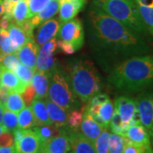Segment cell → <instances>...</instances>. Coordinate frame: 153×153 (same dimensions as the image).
<instances>
[{"instance_id": "1", "label": "cell", "mask_w": 153, "mask_h": 153, "mask_svg": "<svg viewBox=\"0 0 153 153\" xmlns=\"http://www.w3.org/2000/svg\"><path fill=\"white\" fill-rule=\"evenodd\" d=\"M89 18L92 36L99 47L111 55L127 59L151 51L146 38L98 9L91 10Z\"/></svg>"}, {"instance_id": "2", "label": "cell", "mask_w": 153, "mask_h": 153, "mask_svg": "<svg viewBox=\"0 0 153 153\" xmlns=\"http://www.w3.org/2000/svg\"><path fill=\"white\" fill-rule=\"evenodd\" d=\"M108 83L121 92L136 93L153 85V56L137 55L116 65Z\"/></svg>"}, {"instance_id": "3", "label": "cell", "mask_w": 153, "mask_h": 153, "mask_svg": "<svg viewBox=\"0 0 153 153\" xmlns=\"http://www.w3.org/2000/svg\"><path fill=\"white\" fill-rule=\"evenodd\" d=\"M68 81L74 95L86 103L100 92L101 81L92 62L76 60L68 67Z\"/></svg>"}, {"instance_id": "4", "label": "cell", "mask_w": 153, "mask_h": 153, "mask_svg": "<svg viewBox=\"0 0 153 153\" xmlns=\"http://www.w3.org/2000/svg\"><path fill=\"white\" fill-rule=\"evenodd\" d=\"M96 8L119 21L134 33L151 40V34L143 23L134 0H93Z\"/></svg>"}, {"instance_id": "5", "label": "cell", "mask_w": 153, "mask_h": 153, "mask_svg": "<svg viewBox=\"0 0 153 153\" xmlns=\"http://www.w3.org/2000/svg\"><path fill=\"white\" fill-rule=\"evenodd\" d=\"M48 97L51 101L69 111L78 106L76 96L69 86L68 78L62 70L56 66L49 73Z\"/></svg>"}, {"instance_id": "6", "label": "cell", "mask_w": 153, "mask_h": 153, "mask_svg": "<svg viewBox=\"0 0 153 153\" xmlns=\"http://www.w3.org/2000/svg\"><path fill=\"white\" fill-rule=\"evenodd\" d=\"M58 37L65 43L71 44L76 51L79 50L84 44V32L79 19H71L61 23Z\"/></svg>"}, {"instance_id": "7", "label": "cell", "mask_w": 153, "mask_h": 153, "mask_svg": "<svg viewBox=\"0 0 153 153\" xmlns=\"http://www.w3.org/2000/svg\"><path fill=\"white\" fill-rule=\"evenodd\" d=\"M114 108L120 116L126 130L129 126L140 123L136 100L127 95H120L115 99Z\"/></svg>"}, {"instance_id": "8", "label": "cell", "mask_w": 153, "mask_h": 153, "mask_svg": "<svg viewBox=\"0 0 153 153\" xmlns=\"http://www.w3.org/2000/svg\"><path fill=\"white\" fill-rule=\"evenodd\" d=\"M136 102L140 123L147 129L151 136L153 134V92L140 94Z\"/></svg>"}, {"instance_id": "9", "label": "cell", "mask_w": 153, "mask_h": 153, "mask_svg": "<svg viewBox=\"0 0 153 153\" xmlns=\"http://www.w3.org/2000/svg\"><path fill=\"white\" fill-rule=\"evenodd\" d=\"M16 153H41L43 142L33 128L24 129L22 138L14 143Z\"/></svg>"}, {"instance_id": "10", "label": "cell", "mask_w": 153, "mask_h": 153, "mask_svg": "<svg viewBox=\"0 0 153 153\" xmlns=\"http://www.w3.org/2000/svg\"><path fill=\"white\" fill-rule=\"evenodd\" d=\"M125 137L132 142L143 146L146 150L147 153H153L150 134L140 123L129 126L126 131Z\"/></svg>"}, {"instance_id": "11", "label": "cell", "mask_w": 153, "mask_h": 153, "mask_svg": "<svg viewBox=\"0 0 153 153\" xmlns=\"http://www.w3.org/2000/svg\"><path fill=\"white\" fill-rule=\"evenodd\" d=\"M71 151L66 128H62L59 135L43 144L41 153H68Z\"/></svg>"}, {"instance_id": "12", "label": "cell", "mask_w": 153, "mask_h": 153, "mask_svg": "<svg viewBox=\"0 0 153 153\" xmlns=\"http://www.w3.org/2000/svg\"><path fill=\"white\" fill-rule=\"evenodd\" d=\"M60 25V22L55 18L47 20L40 25L36 33V38H34L38 48L50 39L57 37Z\"/></svg>"}, {"instance_id": "13", "label": "cell", "mask_w": 153, "mask_h": 153, "mask_svg": "<svg viewBox=\"0 0 153 153\" xmlns=\"http://www.w3.org/2000/svg\"><path fill=\"white\" fill-rule=\"evenodd\" d=\"M87 0H59V19L60 23L73 19L82 10Z\"/></svg>"}, {"instance_id": "14", "label": "cell", "mask_w": 153, "mask_h": 153, "mask_svg": "<svg viewBox=\"0 0 153 153\" xmlns=\"http://www.w3.org/2000/svg\"><path fill=\"white\" fill-rule=\"evenodd\" d=\"M39 48L35 40L28 41L24 44L21 49L16 52V55L20 61L23 65L32 68L36 71V64H37V57Z\"/></svg>"}, {"instance_id": "15", "label": "cell", "mask_w": 153, "mask_h": 153, "mask_svg": "<svg viewBox=\"0 0 153 153\" xmlns=\"http://www.w3.org/2000/svg\"><path fill=\"white\" fill-rule=\"evenodd\" d=\"M105 129L104 127L94 119L93 117L83 111V117L79 127L80 133L89 141L94 143L96 138Z\"/></svg>"}, {"instance_id": "16", "label": "cell", "mask_w": 153, "mask_h": 153, "mask_svg": "<svg viewBox=\"0 0 153 153\" xmlns=\"http://www.w3.org/2000/svg\"><path fill=\"white\" fill-rule=\"evenodd\" d=\"M67 130L73 153H95L94 144L82 135L79 131Z\"/></svg>"}, {"instance_id": "17", "label": "cell", "mask_w": 153, "mask_h": 153, "mask_svg": "<svg viewBox=\"0 0 153 153\" xmlns=\"http://www.w3.org/2000/svg\"><path fill=\"white\" fill-rule=\"evenodd\" d=\"M44 101L48 109L49 117L52 121V123L60 128H66L68 111L60 105L54 103L53 101H51L49 99H45Z\"/></svg>"}, {"instance_id": "18", "label": "cell", "mask_w": 153, "mask_h": 153, "mask_svg": "<svg viewBox=\"0 0 153 153\" xmlns=\"http://www.w3.org/2000/svg\"><path fill=\"white\" fill-rule=\"evenodd\" d=\"M1 85L7 88L10 92L18 94H22L27 87L14 71L8 70L4 66H2L1 71Z\"/></svg>"}, {"instance_id": "19", "label": "cell", "mask_w": 153, "mask_h": 153, "mask_svg": "<svg viewBox=\"0 0 153 153\" xmlns=\"http://www.w3.org/2000/svg\"><path fill=\"white\" fill-rule=\"evenodd\" d=\"M143 23L153 37V0H134Z\"/></svg>"}, {"instance_id": "20", "label": "cell", "mask_w": 153, "mask_h": 153, "mask_svg": "<svg viewBox=\"0 0 153 153\" xmlns=\"http://www.w3.org/2000/svg\"><path fill=\"white\" fill-rule=\"evenodd\" d=\"M7 31L10 35L11 44L13 47L16 50V52L22 48L24 44H26L28 41L34 40V38L29 36L22 27L16 24L15 22H11L7 28Z\"/></svg>"}, {"instance_id": "21", "label": "cell", "mask_w": 153, "mask_h": 153, "mask_svg": "<svg viewBox=\"0 0 153 153\" xmlns=\"http://www.w3.org/2000/svg\"><path fill=\"white\" fill-rule=\"evenodd\" d=\"M30 108L33 111L36 126L48 125L53 124L49 117L48 109L45 104V101L40 99H33L30 105Z\"/></svg>"}, {"instance_id": "22", "label": "cell", "mask_w": 153, "mask_h": 153, "mask_svg": "<svg viewBox=\"0 0 153 153\" xmlns=\"http://www.w3.org/2000/svg\"><path fill=\"white\" fill-rule=\"evenodd\" d=\"M49 76L44 71H35L32 78V84L35 89V98L45 100L48 98Z\"/></svg>"}, {"instance_id": "23", "label": "cell", "mask_w": 153, "mask_h": 153, "mask_svg": "<svg viewBox=\"0 0 153 153\" xmlns=\"http://www.w3.org/2000/svg\"><path fill=\"white\" fill-rule=\"evenodd\" d=\"M59 12V0H50L49 4L44 7L36 16L29 19L33 27H37L43 22L55 16Z\"/></svg>"}, {"instance_id": "24", "label": "cell", "mask_w": 153, "mask_h": 153, "mask_svg": "<svg viewBox=\"0 0 153 153\" xmlns=\"http://www.w3.org/2000/svg\"><path fill=\"white\" fill-rule=\"evenodd\" d=\"M28 19V0H19L11 13V22L22 26Z\"/></svg>"}, {"instance_id": "25", "label": "cell", "mask_w": 153, "mask_h": 153, "mask_svg": "<svg viewBox=\"0 0 153 153\" xmlns=\"http://www.w3.org/2000/svg\"><path fill=\"white\" fill-rule=\"evenodd\" d=\"M33 130L38 134L43 144L47 142L48 140H51L52 138L59 135L62 128H57L54 124H48V125L34 126L33 128Z\"/></svg>"}, {"instance_id": "26", "label": "cell", "mask_w": 153, "mask_h": 153, "mask_svg": "<svg viewBox=\"0 0 153 153\" xmlns=\"http://www.w3.org/2000/svg\"><path fill=\"white\" fill-rule=\"evenodd\" d=\"M18 128L29 129L36 126L33 111L29 106L24 107L18 113Z\"/></svg>"}, {"instance_id": "27", "label": "cell", "mask_w": 153, "mask_h": 153, "mask_svg": "<svg viewBox=\"0 0 153 153\" xmlns=\"http://www.w3.org/2000/svg\"><path fill=\"white\" fill-rule=\"evenodd\" d=\"M4 107L15 113H19L24 107H26V105L21 94L10 92L8 95Z\"/></svg>"}, {"instance_id": "28", "label": "cell", "mask_w": 153, "mask_h": 153, "mask_svg": "<svg viewBox=\"0 0 153 153\" xmlns=\"http://www.w3.org/2000/svg\"><path fill=\"white\" fill-rule=\"evenodd\" d=\"M83 117V109L78 111L76 109L71 110L67 114V125L66 128L71 131H78L80 124Z\"/></svg>"}, {"instance_id": "29", "label": "cell", "mask_w": 153, "mask_h": 153, "mask_svg": "<svg viewBox=\"0 0 153 153\" xmlns=\"http://www.w3.org/2000/svg\"><path fill=\"white\" fill-rule=\"evenodd\" d=\"M110 134L111 133L107 130V128H105L96 138V140L93 143L95 153H109L108 148Z\"/></svg>"}, {"instance_id": "30", "label": "cell", "mask_w": 153, "mask_h": 153, "mask_svg": "<svg viewBox=\"0 0 153 153\" xmlns=\"http://www.w3.org/2000/svg\"><path fill=\"white\" fill-rule=\"evenodd\" d=\"M125 146V137L112 133L109 138V153H123Z\"/></svg>"}, {"instance_id": "31", "label": "cell", "mask_w": 153, "mask_h": 153, "mask_svg": "<svg viewBox=\"0 0 153 153\" xmlns=\"http://www.w3.org/2000/svg\"><path fill=\"white\" fill-rule=\"evenodd\" d=\"M2 125L4 127V128L7 131L13 133L16 129L18 128L17 113L4 109V114H3V118H2Z\"/></svg>"}, {"instance_id": "32", "label": "cell", "mask_w": 153, "mask_h": 153, "mask_svg": "<svg viewBox=\"0 0 153 153\" xmlns=\"http://www.w3.org/2000/svg\"><path fill=\"white\" fill-rule=\"evenodd\" d=\"M15 73L20 78V80L25 85L27 86L28 84H30L32 82V78H33V74L35 73V71L33 70L32 68L20 63L19 66H17V68L16 69Z\"/></svg>"}, {"instance_id": "33", "label": "cell", "mask_w": 153, "mask_h": 153, "mask_svg": "<svg viewBox=\"0 0 153 153\" xmlns=\"http://www.w3.org/2000/svg\"><path fill=\"white\" fill-rule=\"evenodd\" d=\"M109 128H111V130L112 131V133L118 134L120 135H123V136L125 137L126 131L127 130L124 128L120 116L118 114L117 111L115 109V108L114 111H113V114H112V117L111 118Z\"/></svg>"}, {"instance_id": "34", "label": "cell", "mask_w": 153, "mask_h": 153, "mask_svg": "<svg viewBox=\"0 0 153 153\" xmlns=\"http://www.w3.org/2000/svg\"><path fill=\"white\" fill-rule=\"evenodd\" d=\"M19 64H20V60L16 54L4 55L0 57V65L14 72L17 68V66H19Z\"/></svg>"}, {"instance_id": "35", "label": "cell", "mask_w": 153, "mask_h": 153, "mask_svg": "<svg viewBox=\"0 0 153 153\" xmlns=\"http://www.w3.org/2000/svg\"><path fill=\"white\" fill-rule=\"evenodd\" d=\"M50 0H28V19L38 14Z\"/></svg>"}, {"instance_id": "36", "label": "cell", "mask_w": 153, "mask_h": 153, "mask_svg": "<svg viewBox=\"0 0 153 153\" xmlns=\"http://www.w3.org/2000/svg\"><path fill=\"white\" fill-rule=\"evenodd\" d=\"M123 153H147V152L143 146L132 142L125 137V146Z\"/></svg>"}, {"instance_id": "37", "label": "cell", "mask_w": 153, "mask_h": 153, "mask_svg": "<svg viewBox=\"0 0 153 153\" xmlns=\"http://www.w3.org/2000/svg\"><path fill=\"white\" fill-rule=\"evenodd\" d=\"M35 94L36 93H35V89L33 88V84L32 83L28 84L25 88V90L22 93V98H23L26 106H30L33 100L35 99Z\"/></svg>"}, {"instance_id": "38", "label": "cell", "mask_w": 153, "mask_h": 153, "mask_svg": "<svg viewBox=\"0 0 153 153\" xmlns=\"http://www.w3.org/2000/svg\"><path fill=\"white\" fill-rule=\"evenodd\" d=\"M11 146H14L13 133L4 130L0 134V147H6Z\"/></svg>"}, {"instance_id": "39", "label": "cell", "mask_w": 153, "mask_h": 153, "mask_svg": "<svg viewBox=\"0 0 153 153\" xmlns=\"http://www.w3.org/2000/svg\"><path fill=\"white\" fill-rule=\"evenodd\" d=\"M57 49H60L61 52H63L66 55H72L76 52L75 49L73 48V46L71 44L68 43H65L62 40H57Z\"/></svg>"}, {"instance_id": "40", "label": "cell", "mask_w": 153, "mask_h": 153, "mask_svg": "<svg viewBox=\"0 0 153 153\" xmlns=\"http://www.w3.org/2000/svg\"><path fill=\"white\" fill-rule=\"evenodd\" d=\"M18 1L19 0H3V5H4V15L8 17L10 21L12 10Z\"/></svg>"}, {"instance_id": "41", "label": "cell", "mask_w": 153, "mask_h": 153, "mask_svg": "<svg viewBox=\"0 0 153 153\" xmlns=\"http://www.w3.org/2000/svg\"><path fill=\"white\" fill-rule=\"evenodd\" d=\"M10 93L9 91V89L3 85H0V103L3 104L4 105H5L6 100L8 98V95Z\"/></svg>"}, {"instance_id": "42", "label": "cell", "mask_w": 153, "mask_h": 153, "mask_svg": "<svg viewBox=\"0 0 153 153\" xmlns=\"http://www.w3.org/2000/svg\"><path fill=\"white\" fill-rule=\"evenodd\" d=\"M0 153H16L15 146H6V147H0Z\"/></svg>"}, {"instance_id": "43", "label": "cell", "mask_w": 153, "mask_h": 153, "mask_svg": "<svg viewBox=\"0 0 153 153\" xmlns=\"http://www.w3.org/2000/svg\"><path fill=\"white\" fill-rule=\"evenodd\" d=\"M4 109H5L4 105L0 103V124H2V118H3V114H4Z\"/></svg>"}, {"instance_id": "44", "label": "cell", "mask_w": 153, "mask_h": 153, "mask_svg": "<svg viewBox=\"0 0 153 153\" xmlns=\"http://www.w3.org/2000/svg\"><path fill=\"white\" fill-rule=\"evenodd\" d=\"M4 13V5H3V0L0 1V17L2 16Z\"/></svg>"}, {"instance_id": "45", "label": "cell", "mask_w": 153, "mask_h": 153, "mask_svg": "<svg viewBox=\"0 0 153 153\" xmlns=\"http://www.w3.org/2000/svg\"><path fill=\"white\" fill-rule=\"evenodd\" d=\"M4 130H6L5 128H4V127L2 125V124H0V134H1L2 132L4 131Z\"/></svg>"}, {"instance_id": "46", "label": "cell", "mask_w": 153, "mask_h": 153, "mask_svg": "<svg viewBox=\"0 0 153 153\" xmlns=\"http://www.w3.org/2000/svg\"><path fill=\"white\" fill-rule=\"evenodd\" d=\"M1 71H2V66L0 65V85H1Z\"/></svg>"}, {"instance_id": "47", "label": "cell", "mask_w": 153, "mask_h": 153, "mask_svg": "<svg viewBox=\"0 0 153 153\" xmlns=\"http://www.w3.org/2000/svg\"><path fill=\"white\" fill-rule=\"evenodd\" d=\"M151 138H152V145H153V134L151 135Z\"/></svg>"}, {"instance_id": "48", "label": "cell", "mask_w": 153, "mask_h": 153, "mask_svg": "<svg viewBox=\"0 0 153 153\" xmlns=\"http://www.w3.org/2000/svg\"><path fill=\"white\" fill-rule=\"evenodd\" d=\"M68 153H73V152H68Z\"/></svg>"}, {"instance_id": "49", "label": "cell", "mask_w": 153, "mask_h": 153, "mask_svg": "<svg viewBox=\"0 0 153 153\" xmlns=\"http://www.w3.org/2000/svg\"><path fill=\"white\" fill-rule=\"evenodd\" d=\"M0 1H1V0H0Z\"/></svg>"}]
</instances>
